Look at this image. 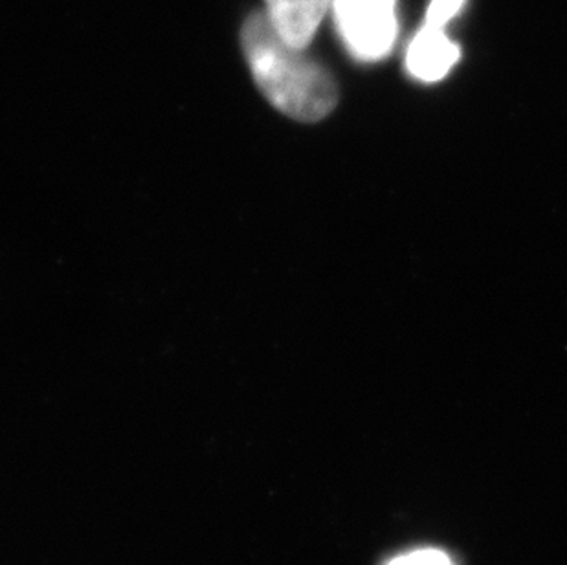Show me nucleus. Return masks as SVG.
Segmentation results:
<instances>
[{"instance_id":"3","label":"nucleus","mask_w":567,"mask_h":565,"mask_svg":"<svg viewBox=\"0 0 567 565\" xmlns=\"http://www.w3.org/2000/svg\"><path fill=\"white\" fill-rule=\"evenodd\" d=\"M334 0H265V16L285 43L307 50Z\"/></svg>"},{"instance_id":"2","label":"nucleus","mask_w":567,"mask_h":565,"mask_svg":"<svg viewBox=\"0 0 567 565\" xmlns=\"http://www.w3.org/2000/svg\"><path fill=\"white\" fill-rule=\"evenodd\" d=\"M338 33L359 61H379L390 54L399 33L396 0H334Z\"/></svg>"},{"instance_id":"4","label":"nucleus","mask_w":567,"mask_h":565,"mask_svg":"<svg viewBox=\"0 0 567 565\" xmlns=\"http://www.w3.org/2000/svg\"><path fill=\"white\" fill-rule=\"evenodd\" d=\"M460 47L444 30L423 24L408 47L406 69L415 80L435 83L449 75L460 61Z\"/></svg>"},{"instance_id":"6","label":"nucleus","mask_w":567,"mask_h":565,"mask_svg":"<svg viewBox=\"0 0 567 565\" xmlns=\"http://www.w3.org/2000/svg\"><path fill=\"white\" fill-rule=\"evenodd\" d=\"M388 565H454V562L440 549H415L395 556Z\"/></svg>"},{"instance_id":"5","label":"nucleus","mask_w":567,"mask_h":565,"mask_svg":"<svg viewBox=\"0 0 567 565\" xmlns=\"http://www.w3.org/2000/svg\"><path fill=\"white\" fill-rule=\"evenodd\" d=\"M463 6L465 0H432L424 17V24L444 30L450 22L454 21Z\"/></svg>"},{"instance_id":"1","label":"nucleus","mask_w":567,"mask_h":565,"mask_svg":"<svg viewBox=\"0 0 567 565\" xmlns=\"http://www.w3.org/2000/svg\"><path fill=\"white\" fill-rule=\"evenodd\" d=\"M243 54L262 96L298 122H320L338 103L331 72L279 38L265 11H254L241 28Z\"/></svg>"}]
</instances>
